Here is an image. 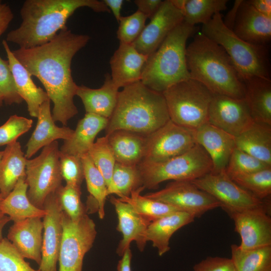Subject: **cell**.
Returning <instances> with one entry per match:
<instances>
[{"label": "cell", "instance_id": "4316f807", "mask_svg": "<svg viewBox=\"0 0 271 271\" xmlns=\"http://www.w3.org/2000/svg\"><path fill=\"white\" fill-rule=\"evenodd\" d=\"M244 99L254 121L271 125V80L258 76L243 79Z\"/></svg>", "mask_w": 271, "mask_h": 271}, {"label": "cell", "instance_id": "f6af8a7d", "mask_svg": "<svg viewBox=\"0 0 271 271\" xmlns=\"http://www.w3.org/2000/svg\"><path fill=\"white\" fill-rule=\"evenodd\" d=\"M33 124V120L16 114L11 116L0 126V146L8 145L28 132Z\"/></svg>", "mask_w": 271, "mask_h": 271}, {"label": "cell", "instance_id": "816d5d0a", "mask_svg": "<svg viewBox=\"0 0 271 271\" xmlns=\"http://www.w3.org/2000/svg\"><path fill=\"white\" fill-rule=\"evenodd\" d=\"M241 2L242 0L235 1L233 7L228 12L225 18L224 19H223V23L225 26L232 30L234 26L238 10Z\"/></svg>", "mask_w": 271, "mask_h": 271}, {"label": "cell", "instance_id": "484cf974", "mask_svg": "<svg viewBox=\"0 0 271 271\" xmlns=\"http://www.w3.org/2000/svg\"><path fill=\"white\" fill-rule=\"evenodd\" d=\"M108 119L91 113H86L80 119L72 137L64 141L60 149L62 153L81 157L88 154L96 137L105 129Z\"/></svg>", "mask_w": 271, "mask_h": 271}, {"label": "cell", "instance_id": "f907efd6", "mask_svg": "<svg viewBox=\"0 0 271 271\" xmlns=\"http://www.w3.org/2000/svg\"><path fill=\"white\" fill-rule=\"evenodd\" d=\"M247 2L260 14L271 17L270 0H248Z\"/></svg>", "mask_w": 271, "mask_h": 271}, {"label": "cell", "instance_id": "d6a6232c", "mask_svg": "<svg viewBox=\"0 0 271 271\" xmlns=\"http://www.w3.org/2000/svg\"><path fill=\"white\" fill-rule=\"evenodd\" d=\"M227 0H183L180 8L183 21L195 26L205 24L217 13L227 9Z\"/></svg>", "mask_w": 271, "mask_h": 271}, {"label": "cell", "instance_id": "f35d334b", "mask_svg": "<svg viewBox=\"0 0 271 271\" xmlns=\"http://www.w3.org/2000/svg\"><path fill=\"white\" fill-rule=\"evenodd\" d=\"M88 154L103 176L107 188L110 183L116 161L107 137L105 136L97 138L91 147Z\"/></svg>", "mask_w": 271, "mask_h": 271}, {"label": "cell", "instance_id": "d4e9b609", "mask_svg": "<svg viewBox=\"0 0 271 271\" xmlns=\"http://www.w3.org/2000/svg\"><path fill=\"white\" fill-rule=\"evenodd\" d=\"M118 89L113 82L110 74L107 73L101 87L93 89L83 85L78 86L76 95L82 100L86 113L109 119L117 103Z\"/></svg>", "mask_w": 271, "mask_h": 271}, {"label": "cell", "instance_id": "e0dca14e", "mask_svg": "<svg viewBox=\"0 0 271 271\" xmlns=\"http://www.w3.org/2000/svg\"><path fill=\"white\" fill-rule=\"evenodd\" d=\"M43 209L46 214L43 218L44 232L42 248V259L40 271H58V261L63 235V210L56 193L48 196Z\"/></svg>", "mask_w": 271, "mask_h": 271}, {"label": "cell", "instance_id": "94428289", "mask_svg": "<svg viewBox=\"0 0 271 271\" xmlns=\"http://www.w3.org/2000/svg\"><path fill=\"white\" fill-rule=\"evenodd\" d=\"M1 2V1H0V2Z\"/></svg>", "mask_w": 271, "mask_h": 271}, {"label": "cell", "instance_id": "bcb514c9", "mask_svg": "<svg viewBox=\"0 0 271 271\" xmlns=\"http://www.w3.org/2000/svg\"><path fill=\"white\" fill-rule=\"evenodd\" d=\"M0 93L8 104H20L23 100L17 92L15 80L8 61L0 57Z\"/></svg>", "mask_w": 271, "mask_h": 271}, {"label": "cell", "instance_id": "e575fe53", "mask_svg": "<svg viewBox=\"0 0 271 271\" xmlns=\"http://www.w3.org/2000/svg\"><path fill=\"white\" fill-rule=\"evenodd\" d=\"M143 186L138 166H128L116 162L111 181L107 188V196L116 194L119 198L129 197L134 190Z\"/></svg>", "mask_w": 271, "mask_h": 271}, {"label": "cell", "instance_id": "7a4b0ae2", "mask_svg": "<svg viewBox=\"0 0 271 271\" xmlns=\"http://www.w3.org/2000/svg\"><path fill=\"white\" fill-rule=\"evenodd\" d=\"M81 7L95 12H110L102 1L27 0L20 10L22 23L8 34L6 41L25 49L45 44L67 27L68 18Z\"/></svg>", "mask_w": 271, "mask_h": 271}, {"label": "cell", "instance_id": "ba28073f", "mask_svg": "<svg viewBox=\"0 0 271 271\" xmlns=\"http://www.w3.org/2000/svg\"><path fill=\"white\" fill-rule=\"evenodd\" d=\"M143 186L155 189L168 180L193 181L210 173L212 161L204 150L196 144L185 153L159 162L142 161L138 165Z\"/></svg>", "mask_w": 271, "mask_h": 271}, {"label": "cell", "instance_id": "f546056e", "mask_svg": "<svg viewBox=\"0 0 271 271\" xmlns=\"http://www.w3.org/2000/svg\"><path fill=\"white\" fill-rule=\"evenodd\" d=\"M235 141L237 149L271 166V125L254 121Z\"/></svg>", "mask_w": 271, "mask_h": 271}, {"label": "cell", "instance_id": "7402d4cb", "mask_svg": "<svg viewBox=\"0 0 271 271\" xmlns=\"http://www.w3.org/2000/svg\"><path fill=\"white\" fill-rule=\"evenodd\" d=\"M41 218H27L14 222L10 227L7 238L25 258L39 265L42 259L43 230Z\"/></svg>", "mask_w": 271, "mask_h": 271}, {"label": "cell", "instance_id": "6da1fadb", "mask_svg": "<svg viewBox=\"0 0 271 271\" xmlns=\"http://www.w3.org/2000/svg\"><path fill=\"white\" fill-rule=\"evenodd\" d=\"M89 39L88 35L73 33L66 27L45 44L12 51L31 75L43 85L53 103V118L63 126L78 113L73 98L78 86L72 76V60Z\"/></svg>", "mask_w": 271, "mask_h": 271}, {"label": "cell", "instance_id": "5bb4252c", "mask_svg": "<svg viewBox=\"0 0 271 271\" xmlns=\"http://www.w3.org/2000/svg\"><path fill=\"white\" fill-rule=\"evenodd\" d=\"M253 121L244 98L213 94L208 110V123L235 138Z\"/></svg>", "mask_w": 271, "mask_h": 271}, {"label": "cell", "instance_id": "f5cc1de1", "mask_svg": "<svg viewBox=\"0 0 271 271\" xmlns=\"http://www.w3.org/2000/svg\"><path fill=\"white\" fill-rule=\"evenodd\" d=\"M102 1L110 11L112 12L114 18L118 22L121 17L120 11L124 1L123 0H103Z\"/></svg>", "mask_w": 271, "mask_h": 271}, {"label": "cell", "instance_id": "4dcf8cb0", "mask_svg": "<svg viewBox=\"0 0 271 271\" xmlns=\"http://www.w3.org/2000/svg\"><path fill=\"white\" fill-rule=\"evenodd\" d=\"M0 162V195L4 199L13 190L18 180L26 177L27 159L18 141L7 145Z\"/></svg>", "mask_w": 271, "mask_h": 271}, {"label": "cell", "instance_id": "4fadbf2b", "mask_svg": "<svg viewBox=\"0 0 271 271\" xmlns=\"http://www.w3.org/2000/svg\"><path fill=\"white\" fill-rule=\"evenodd\" d=\"M191 182L219 201L220 207L227 213L265 203L235 183L225 171L217 174L210 172Z\"/></svg>", "mask_w": 271, "mask_h": 271}, {"label": "cell", "instance_id": "d6986e66", "mask_svg": "<svg viewBox=\"0 0 271 271\" xmlns=\"http://www.w3.org/2000/svg\"><path fill=\"white\" fill-rule=\"evenodd\" d=\"M194 137L196 143L204 149L212 161L211 173L225 171L236 148L235 137L209 123L194 130Z\"/></svg>", "mask_w": 271, "mask_h": 271}, {"label": "cell", "instance_id": "ac0fdd59", "mask_svg": "<svg viewBox=\"0 0 271 271\" xmlns=\"http://www.w3.org/2000/svg\"><path fill=\"white\" fill-rule=\"evenodd\" d=\"M109 201L114 206L117 216L116 230L122 235L116 250V253L121 257L130 248L133 241L136 242L139 250L143 251L148 242L147 230L151 222L137 213L130 204L119 198L111 196Z\"/></svg>", "mask_w": 271, "mask_h": 271}, {"label": "cell", "instance_id": "2e32d148", "mask_svg": "<svg viewBox=\"0 0 271 271\" xmlns=\"http://www.w3.org/2000/svg\"><path fill=\"white\" fill-rule=\"evenodd\" d=\"M150 20L132 43L138 51L148 56L155 52L168 35L183 21V17L171 0H165Z\"/></svg>", "mask_w": 271, "mask_h": 271}, {"label": "cell", "instance_id": "f1b7e54d", "mask_svg": "<svg viewBox=\"0 0 271 271\" xmlns=\"http://www.w3.org/2000/svg\"><path fill=\"white\" fill-rule=\"evenodd\" d=\"M195 217L187 212L177 211L151 222L147 230V240L152 242L161 256L170 249V239L181 227L192 222Z\"/></svg>", "mask_w": 271, "mask_h": 271}, {"label": "cell", "instance_id": "ab89813d", "mask_svg": "<svg viewBox=\"0 0 271 271\" xmlns=\"http://www.w3.org/2000/svg\"><path fill=\"white\" fill-rule=\"evenodd\" d=\"M270 167L271 166L235 148L230 156L225 172L232 179Z\"/></svg>", "mask_w": 271, "mask_h": 271}, {"label": "cell", "instance_id": "91938a15", "mask_svg": "<svg viewBox=\"0 0 271 271\" xmlns=\"http://www.w3.org/2000/svg\"><path fill=\"white\" fill-rule=\"evenodd\" d=\"M3 200V198H2V197L1 196V195H0V203L1 202V201Z\"/></svg>", "mask_w": 271, "mask_h": 271}, {"label": "cell", "instance_id": "83f0119b", "mask_svg": "<svg viewBox=\"0 0 271 271\" xmlns=\"http://www.w3.org/2000/svg\"><path fill=\"white\" fill-rule=\"evenodd\" d=\"M116 162L138 166L143 160L146 136L119 129L106 136Z\"/></svg>", "mask_w": 271, "mask_h": 271}, {"label": "cell", "instance_id": "8992f818", "mask_svg": "<svg viewBox=\"0 0 271 271\" xmlns=\"http://www.w3.org/2000/svg\"><path fill=\"white\" fill-rule=\"evenodd\" d=\"M201 33L224 49L243 80L251 76L270 78L266 46L252 44L240 38L225 26L221 13L202 25Z\"/></svg>", "mask_w": 271, "mask_h": 271}, {"label": "cell", "instance_id": "7c38bea8", "mask_svg": "<svg viewBox=\"0 0 271 271\" xmlns=\"http://www.w3.org/2000/svg\"><path fill=\"white\" fill-rule=\"evenodd\" d=\"M144 196L190 213L195 218L220 207L219 201L191 181H173L163 189Z\"/></svg>", "mask_w": 271, "mask_h": 271}, {"label": "cell", "instance_id": "d590c367", "mask_svg": "<svg viewBox=\"0 0 271 271\" xmlns=\"http://www.w3.org/2000/svg\"><path fill=\"white\" fill-rule=\"evenodd\" d=\"M145 189L143 186H141L132 191L129 197L119 199L130 204L137 213L150 222L180 211L170 205L142 196L141 193Z\"/></svg>", "mask_w": 271, "mask_h": 271}, {"label": "cell", "instance_id": "6f0895ef", "mask_svg": "<svg viewBox=\"0 0 271 271\" xmlns=\"http://www.w3.org/2000/svg\"><path fill=\"white\" fill-rule=\"evenodd\" d=\"M4 153V151H0V162H1V161L2 160V157L3 156Z\"/></svg>", "mask_w": 271, "mask_h": 271}, {"label": "cell", "instance_id": "3957f363", "mask_svg": "<svg viewBox=\"0 0 271 271\" xmlns=\"http://www.w3.org/2000/svg\"><path fill=\"white\" fill-rule=\"evenodd\" d=\"M186 61L191 78L213 94L244 98V81L229 56L219 45L201 32L186 48Z\"/></svg>", "mask_w": 271, "mask_h": 271}, {"label": "cell", "instance_id": "60d3db41", "mask_svg": "<svg viewBox=\"0 0 271 271\" xmlns=\"http://www.w3.org/2000/svg\"><path fill=\"white\" fill-rule=\"evenodd\" d=\"M63 211L72 220H77L87 214L86 208L81 200V188L66 184L56 192Z\"/></svg>", "mask_w": 271, "mask_h": 271}, {"label": "cell", "instance_id": "74e56055", "mask_svg": "<svg viewBox=\"0 0 271 271\" xmlns=\"http://www.w3.org/2000/svg\"><path fill=\"white\" fill-rule=\"evenodd\" d=\"M239 186L262 200L271 194V167L231 179Z\"/></svg>", "mask_w": 271, "mask_h": 271}, {"label": "cell", "instance_id": "9f6ffc18", "mask_svg": "<svg viewBox=\"0 0 271 271\" xmlns=\"http://www.w3.org/2000/svg\"><path fill=\"white\" fill-rule=\"evenodd\" d=\"M3 101H4V100H3V97H2V95H1V94L0 93V107L2 105Z\"/></svg>", "mask_w": 271, "mask_h": 271}, {"label": "cell", "instance_id": "9c48e42d", "mask_svg": "<svg viewBox=\"0 0 271 271\" xmlns=\"http://www.w3.org/2000/svg\"><path fill=\"white\" fill-rule=\"evenodd\" d=\"M59 156V144L55 141L44 147L37 157L27 159V195L31 202L39 208L43 209L48 196L62 186Z\"/></svg>", "mask_w": 271, "mask_h": 271}, {"label": "cell", "instance_id": "277c9868", "mask_svg": "<svg viewBox=\"0 0 271 271\" xmlns=\"http://www.w3.org/2000/svg\"><path fill=\"white\" fill-rule=\"evenodd\" d=\"M170 119L162 93L140 81L119 91L115 107L105 129V136L122 129L147 136Z\"/></svg>", "mask_w": 271, "mask_h": 271}, {"label": "cell", "instance_id": "5b68a950", "mask_svg": "<svg viewBox=\"0 0 271 271\" xmlns=\"http://www.w3.org/2000/svg\"><path fill=\"white\" fill-rule=\"evenodd\" d=\"M195 26L184 21L176 26L148 58L141 81L148 88L162 93L180 81L191 78L186 61V43L196 32Z\"/></svg>", "mask_w": 271, "mask_h": 271}, {"label": "cell", "instance_id": "52a82bcc", "mask_svg": "<svg viewBox=\"0 0 271 271\" xmlns=\"http://www.w3.org/2000/svg\"><path fill=\"white\" fill-rule=\"evenodd\" d=\"M162 94L170 119L174 123L193 130L208 123L214 94L200 82L189 78L173 85Z\"/></svg>", "mask_w": 271, "mask_h": 271}, {"label": "cell", "instance_id": "603a6c76", "mask_svg": "<svg viewBox=\"0 0 271 271\" xmlns=\"http://www.w3.org/2000/svg\"><path fill=\"white\" fill-rule=\"evenodd\" d=\"M37 118L35 129L26 145L25 156L27 159L57 140L70 139L74 133V130L69 127L56 125L51 112L50 99L41 105Z\"/></svg>", "mask_w": 271, "mask_h": 271}, {"label": "cell", "instance_id": "680465c9", "mask_svg": "<svg viewBox=\"0 0 271 271\" xmlns=\"http://www.w3.org/2000/svg\"><path fill=\"white\" fill-rule=\"evenodd\" d=\"M5 215H4L1 211H0V218H2L3 216H4Z\"/></svg>", "mask_w": 271, "mask_h": 271}, {"label": "cell", "instance_id": "8d00e7d4", "mask_svg": "<svg viewBox=\"0 0 271 271\" xmlns=\"http://www.w3.org/2000/svg\"><path fill=\"white\" fill-rule=\"evenodd\" d=\"M81 158L89 196L95 201L99 217L102 219L105 216L104 206L107 196L105 179L88 154L83 155Z\"/></svg>", "mask_w": 271, "mask_h": 271}, {"label": "cell", "instance_id": "8fae6325", "mask_svg": "<svg viewBox=\"0 0 271 271\" xmlns=\"http://www.w3.org/2000/svg\"><path fill=\"white\" fill-rule=\"evenodd\" d=\"M196 144L194 130L178 125L170 119L146 136L142 161H164L185 153Z\"/></svg>", "mask_w": 271, "mask_h": 271}, {"label": "cell", "instance_id": "db71d44e", "mask_svg": "<svg viewBox=\"0 0 271 271\" xmlns=\"http://www.w3.org/2000/svg\"><path fill=\"white\" fill-rule=\"evenodd\" d=\"M132 252L129 248L127 249L118 261L117 265V271H131V262Z\"/></svg>", "mask_w": 271, "mask_h": 271}, {"label": "cell", "instance_id": "836d02e7", "mask_svg": "<svg viewBox=\"0 0 271 271\" xmlns=\"http://www.w3.org/2000/svg\"><path fill=\"white\" fill-rule=\"evenodd\" d=\"M231 251L237 271H271V245L243 250L234 244Z\"/></svg>", "mask_w": 271, "mask_h": 271}, {"label": "cell", "instance_id": "b9f144b4", "mask_svg": "<svg viewBox=\"0 0 271 271\" xmlns=\"http://www.w3.org/2000/svg\"><path fill=\"white\" fill-rule=\"evenodd\" d=\"M0 271H40L32 267L12 242L6 238L0 241Z\"/></svg>", "mask_w": 271, "mask_h": 271}, {"label": "cell", "instance_id": "7bdbcfd3", "mask_svg": "<svg viewBox=\"0 0 271 271\" xmlns=\"http://www.w3.org/2000/svg\"><path fill=\"white\" fill-rule=\"evenodd\" d=\"M147 19V17L138 10L129 16H121L117 31V37L119 42L133 43L145 28Z\"/></svg>", "mask_w": 271, "mask_h": 271}, {"label": "cell", "instance_id": "11a10c76", "mask_svg": "<svg viewBox=\"0 0 271 271\" xmlns=\"http://www.w3.org/2000/svg\"><path fill=\"white\" fill-rule=\"evenodd\" d=\"M11 220L10 218L7 215H5L0 218V241L3 238V230L5 226Z\"/></svg>", "mask_w": 271, "mask_h": 271}, {"label": "cell", "instance_id": "1f68e13d", "mask_svg": "<svg viewBox=\"0 0 271 271\" xmlns=\"http://www.w3.org/2000/svg\"><path fill=\"white\" fill-rule=\"evenodd\" d=\"M26 177H21L10 193L0 203V211L14 222L29 218H43L44 209L34 205L28 195V184Z\"/></svg>", "mask_w": 271, "mask_h": 271}, {"label": "cell", "instance_id": "ee69618b", "mask_svg": "<svg viewBox=\"0 0 271 271\" xmlns=\"http://www.w3.org/2000/svg\"><path fill=\"white\" fill-rule=\"evenodd\" d=\"M59 161L61 174L66 184L80 187L84 179L81 157L60 151Z\"/></svg>", "mask_w": 271, "mask_h": 271}, {"label": "cell", "instance_id": "cb8c5ba5", "mask_svg": "<svg viewBox=\"0 0 271 271\" xmlns=\"http://www.w3.org/2000/svg\"><path fill=\"white\" fill-rule=\"evenodd\" d=\"M2 44L7 54L17 92L26 101L29 114L32 117H37L41 105L49 99L48 95L45 91L34 83L30 73L13 54L7 41L3 40Z\"/></svg>", "mask_w": 271, "mask_h": 271}, {"label": "cell", "instance_id": "7dc6e473", "mask_svg": "<svg viewBox=\"0 0 271 271\" xmlns=\"http://www.w3.org/2000/svg\"><path fill=\"white\" fill-rule=\"evenodd\" d=\"M193 271H237L231 259L219 256H208L193 266Z\"/></svg>", "mask_w": 271, "mask_h": 271}, {"label": "cell", "instance_id": "9a60e30c", "mask_svg": "<svg viewBox=\"0 0 271 271\" xmlns=\"http://www.w3.org/2000/svg\"><path fill=\"white\" fill-rule=\"evenodd\" d=\"M263 205L228 213L240 235L239 247L249 250L271 245V218Z\"/></svg>", "mask_w": 271, "mask_h": 271}, {"label": "cell", "instance_id": "30bf717a", "mask_svg": "<svg viewBox=\"0 0 271 271\" xmlns=\"http://www.w3.org/2000/svg\"><path fill=\"white\" fill-rule=\"evenodd\" d=\"M62 227L58 271H82L84 256L96 236V224L87 214L74 221L63 212Z\"/></svg>", "mask_w": 271, "mask_h": 271}, {"label": "cell", "instance_id": "c3c4849f", "mask_svg": "<svg viewBox=\"0 0 271 271\" xmlns=\"http://www.w3.org/2000/svg\"><path fill=\"white\" fill-rule=\"evenodd\" d=\"M163 1L162 0H135L134 4L138 10L151 19L157 12Z\"/></svg>", "mask_w": 271, "mask_h": 271}, {"label": "cell", "instance_id": "44dd1931", "mask_svg": "<svg viewBox=\"0 0 271 271\" xmlns=\"http://www.w3.org/2000/svg\"><path fill=\"white\" fill-rule=\"evenodd\" d=\"M232 31L249 43L266 46L271 39V17L257 12L247 1L242 0Z\"/></svg>", "mask_w": 271, "mask_h": 271}, {"label": "cell", "instance_id": "681fc988", "mask_svg": "<svg viewBox=\"0 0 271 271\" xmlns=\"http://www.w3.org/2000/svg\"><path fill=\"white\" fill-rule=\"evenodd\" d=\"M14 18L9 6L0 2V37L6 31Z\"/></svg>", "mask_w": 271, "mask_h": 271}, {"label": "cell", "instance_id": "ffe728a7", "mask_svg": "<svg viewBox=\"0 0 271 271\" xmlns=\"http://www.w3.org/2000/svg\"><path fill=\"white\" fill-rule=\"evenodd\" d=\"M132 44L119 42L110 60L111 77L118 88L141 81L143 67L148 58Z\"/></svg>", "mask_w": 271, "mask_h": 271}]
</instances>
